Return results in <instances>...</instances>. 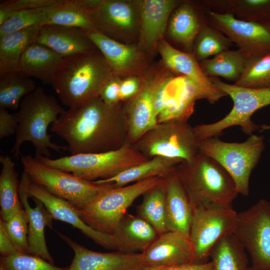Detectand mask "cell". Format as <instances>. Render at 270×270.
Listing matches in <instances>:
<instances>
[{
    "label": "cell",
    "mask_w": 270,
    "mask_h": 270,
    "mask_svg": "<svg viewBox=\"0 0 270 270\" xmlns=\"http://www.w3.org/2000/svg\"><path fill=\"white\" fill-rule=\"evenodd\" d=\"M50 130L66 142L71 155L116 150L127 143L122 102L109 106L100 97L65 110Z\"/></svg>",
    "instance_id": "obj_1"
},
{
    "label": "cell",
    "mask_w": 270,
    "mask_h": 270,
    "mask_svg": "<svg viewBox=\"0 0 270 270\" xmlns=\"http://www.w3.org/2000/svg\"><path fill=\"white\" fill-rule=\"evenodd\" d=\"M114 76L102 53L96 50L64 57L51 85L61 102L73 108L100 97L104 86Z\"/></svg>",
    "instance_id": "obj_2"
},
{
    "label": "cell",
    "mask_w": 270,
    "mask_h": 270,
    "mask_svg": "<svg viewBox=\"0 0 270 270\" xmlns=\"http://www.w3.org/2000/svg\"><path fill=\"white\" fill-rule=\"evenodd\" d=\"M64 110L52 96L47 94L42 87L37 86L34 91L24 96L20 102L19 110L16 112L18 127L11 152L19 159L20 148L25 142H31L36 156L50 158L49 149L60 152L68 150L67 146L56 144L51 141L48 133L50 124L55 122Z\"/></svg>",
    "instance_id": "obj_3"
},
{
    "label": "cell",
    "mask_w": 270,
    "mask_h": 270,
    "mask_svg": "<svg viewBox=\"0 0 270 270\" xmlns=\"http://www.w3.org/2000/svg\"><path fill=\"white\" fill-rule=\"evenodd\" d=\"M176 171L194 206H232L238 194L230 174L216 161L201 152L192 162L180 163Z\"/></svg>",
    "instance_id": "obj_4"
},
{
    "label": "cell",
    "mask_w": 270,
    "mask_h": 270,
    "mask_svg": "<svg viewBox=\"0 0 270 270\" xmlns=\"http://www.w3.org/2000/svg\"><path fill=\"white\" fill-rule=\"evenodd\" d=\"M35 158L48 166L91 182L112 178L148 160L128 143L108 152L70 154L56 159L42 156Z\"/></svg>",
    "instance_id": "obj_5"
},
{
    "label": "cell",
    "mask_w": 270,
    "mask_h": 270,
    "mask_svg": "<svg viewBox=\"0 0 270 270\" xmlns=\"http://www.w3.org/2000/svg\"><path fill=\"white\" fill-rule=\"evenodd\" d=\"M162 180V178L154 177L122 186L110 183L86 206L77 210L78 212L93 228L112 234L133 202Z\"/></svg>",
    "instance_id": "obj_6"
},
{
    "label": "cell",
    "mask_w": 270,
    "mask_h": 270,
    "mask_svg": "<svg viewBox=\"0 0 270 270\" xmlns=\"http://www.w3.org/2000/svg\"><path fill=\"white\" fill-rule=\"evenodd\" d=\"M209 79L231 98L234 104L230 112L218 121L193 126L198 139L201 140L217 137L224 130L233 126H240L242 131L248 136L260 130V125L255 124L251 117L259 109L270 105V88H248L224 82L216 77Z\"/></svg>",
    "instance_id": "obj_7"
},
{
    "label": "cell",
    "mask_w": 270,
    "mask_h": 270,
    "mask_svg": "<svg viewBox=\"0 0 270 270\" xmlns=\"http://www.w3.org/2000/svg\"><path fill=\"white\" fill-rule=\"evenodd\" d=\"M264 137L252 134L242 142L222 141L217 137L200 140V152L220 164L230 175L238 194L249 193V180L264 149Z\"/></svg>",
    "instance_id": "obj_8"
},
{
    "label": "cell",
    "mask_w": 270,
    "mask_h": 270,
    "mask_svg": "<svg viewBox=\"0 0 270 270\" xmlns=\"http://www.w3.org/2000/svg\"><path fill=\"white\" fill-rule=\"evenodd\" d=\"M200 140L187 120L158 122L132 146L150 159L162 156L190 162L200 152Z\"/></svg>",
    "instance_id": "obj_9"
},
{
    "label": "cell",
    "mask_w": 270,
    "mask_h": 270,
    "mask_svg": "<svg viewBox=\"0 0 270 270\" xmlns=\"http://www.w3.org/2000/svg\"><path fill=\"white\" fill-rule=\"evenodd\" d=\"M174 76L162 63L150 66L142 74V83L138 92L122 102L128 128L127 143L134 144L157 124L158 96Z\"/></svg>",
    "instance_id": "obj_10"
},
{
    "label": "cell",
    "mask_w": 270,
    "mask_h": 270,
    "mask_svg": "<svg viewBox=\"0 0 270 270\" xmlns=\"http://www.w3.org/2000/svg\"><path fill=\"white\" fill-rule=\"evenodd\" d=\"M20 159L24 172L32 182L68 201L76 210L83 208L110 184H98L72 173L48 166L30 155L22 154Z\"/></svg>",
    "instance_id": "obj_11"
},
{
    "label": "cell",
    "mask_w": 270,
    "mask_h": 270,
    "mask_svg": "<svg viewBox=\"0 0 270 270\" xmlns=\"http://www.w3.org/2000/svg\"><path fill=\"white\" fill-rule=\"evenodd\" d=\"M89 20L95 30L128 44L138 38L140 13L138 0H87Z\"/></svg>",
    "instance_id": "obj_12"
},
{
    "label": "cell",
    "mask_w": 270,
    "mask_h": 270,
    "mask_svg": "<svg viewBox=\"0 0 270 270\" xmlns=\"http://www.w3.org/2000/svg\"><path fill=\"white\" fill-rule=\"evenodd\" d=\"M237 216L232 206H194L189 234L194 248V264L208 262L214 244L225 235L234 234Z\"/></svg>",
    "instance_id": "obj_13"
},
{
    "label": "cell",
    "mask_w": 270,
    "mask_h": 270,
    "mask_svg": "<svg viewBox=\"0 0 270 270\" xmlns=\"http://www.w3.org/2000/svg\"><path fill=\"white\" fill-rule=\"evenodd\" d=\"M234 234L249 254L251 270H270V201L261 199L238 213Z\"/></svg>",
    "instance_id": "obj_14"
},
{
    "label": "cell",
    "mask_w": 270,
    "mask_h": 270,
    "mask_svg": "<svg viewBox=\"0 0 270 270\" xmlns=\"http://www.w3.org/2000/svg\"><path fill=\"white\" fill-rule=\"evenodd\" d=\"M204 10L208 24L223 32L246 54H270V22L242 20L230 14Z\"/></svg>",
    "instance_id": "obj_15"
},
{
    "label": "cell",
    "mask_w": 270,
    "mask_h": 270,
    "mask_svg": "<svg viewBox=\"0 0 270 270\" xmlns=\"http://www.w3.org/2000/svg\"><path fill=\"white\" fill-rule=\"evenodd\" d=\"M87 33L116 76H142L150 66V56L138 44L116 41L96 30Z\"/></svg>",
    "instance_id": "obj_16"
},
{
    "label": "cell",
    "mask_w": 270,
    "mask_h": 270,
    "mask_svg": "<svg viewBox=\"0 0 270 270\" xmlns=\"http://www.w3.org/2000/svg\"><path fill=\"white\" fill-rule=\"evenodd\" d=\"M28 195L30 198L40 200L53 219L71 224L106 249L118 251V246L114 236L99 232L86 224L77 210L68 201L52 194L32 181L28 188Z\"/></svg>",
    "instance_id": "obj_17"
},
{
    "label": "cell",
    "mask_w": 270,
    "mask_h": 270,
    "mask_svg": "<svg viewBox=\"0 0 270 270\" xmlns=\"http://www.w3.org/2000/svg\"><path fill=\"white\" fill-rule=\"evenodd\" d=\"M140 22L138 46L150 56L156 52L163 39L170 14L180 1L138 0Z\"/></svg>",
    "instance_id": "obj_18"
},
{
    "label": "cell",
    "mask_w": 270,
    "mask_h": 270,
    "mask_svg": "<svg viewBox=\"0 0 270 270\" xmlns=\"http://www.w3.org/2000/svg\"><path fill=\"white\" fill-rule=\"evenodd\" d=\"M72 248L74 256L68 270H134L144 266L142 252H100L88 249L58 232Z\"/></svg>",
    "instance_id": "obj_19"
},
{
    "label": "cell",
    "mask_w": 270,
    "mask_h": 270,
    "mask_svg": "<svg viewBox=\"0 0 270 270\" xmlns=\"http://www.w3.org/2000/svg\"><path fill=\"white\" fill-rule=\"evenodd\" d=\"M144 266H168L194 264V248L188 236L166 231L144 252Z\"/></svg>",
    "instance_id": "obj_20"
},
{
    "label": "cell",
    "mask_w": 270,
    "mask_h": 270,
    "mask_svg": "<svg viewBox=\"0 0 270 270\" xmlns=\"http://www.w3.org/2000/svg\"><path fill=\"white\" fill-rule=\"evenodd\" d=\"M167 230L189 236L194 205L176 169L163 177Z\"/></svg>",
    "instance_id": "obj_21"
},
{
    "label": "cell",
    "mask_w": 270,
    "mask_h": 270,
    "mask_svg": "<svg viewBox=\"0 0 270 270\" xmlns=\"http://www.w3.org/2000/svg\"><path fill=\"white\" fill-rule=\"evenodd\" d=\"M20 181L19 197L28 220L30 254L39 256L54 264V262L48 249L44 236V228L46 226L52 227L53 218L44 204L38 200L32 198L36 206L34 208L31 207L28 200L30 198L28 188L31 180L25 172H23Z\"/></svg>",
    "instance_id": "obj_22"
},
{
    "label": "cell",
    "mask_w": 270,
    "mask_h": 270,
    "mask_svg": "<svg viewBox=\"0 0 270 270\" xmlns=\"http://www.w3.org/2000/svg\"><path fill=\"white\" fill-rule=\"evenodd\" d=\"M207 24L204 8L200 1H180L170 17L168 34L184 52L192 54L198 34Z\"/></svg>",
    "instance_id": "obj_23"
},
{
    "label": "cell",
    "mask_w": 270,
    "mask_h": 270,
    "mask_svg": "<svg viewBox=\"0 0 270 270\" xmlns=\"http://www.w3.org/2000/svg\"><path fill=\"white\" fill-rule=\"evenodd\" d=\"M158 52L163 64L174 75L192 80L218 100L227 96L205 76L192 54L176 48L164 38L159 43Z\"/></svg>",
    "instance_id": "obj_24"
},
{
    "label": "cell",
    "mask_w": 270,
    "mask_h": 270,
    "mask_svg": "<svg viewBox=\"0 0 270 270\" xmlns=\"http://www.w3.org/2000/svg\"><path fill=\"white\" fill-rule=\"evenodd\" d=\"M36 42L63 58L98 50L84 30L56 24L42 26Z\"/></svg>",
    "instance_id": "obj_25"
},
{
    "label": "cell",
    "mask_w": 270,
    "mask_h": 270,
    "mask_svg": "<svg viewBox=\"0 0 270 270\" xmlns=\"http://www.w3.org/2000/svg\"><path fill=\"white\" fill-rule=\"evenodd\" d=\"M118 250L124 253L144 252L156 239L158 234L138 216L126 213L114 231Z\"/></svg>",
    "instance_id": "obj_26"
},
{
    "label": "cell",
    "mask_w": 270,
    "mask_h": 270,
    "mask_svg": "<svg viewBox=\"0 0 270 270\" xmlns=\"http://www.w3.org/2000/svg\"><path fill=\"white\" fill-rule=\"evenodd\" d=\"M62 56L48 46L34 42L22 53L16 71L52 84L54 73Z\"/></svg>",
    "instance_id": "obj_27"
},
{
    "label": "cell",
    "mask_w": 270,
    "mask_h": 270,
    "mask_svg": "<svg viewBox=\"0 0 270 270\" xmlns=\"http://www.w3.org/2000/svg\"><path fill=\"white\" fill-rule=\"evenodd\" d=\"M181 162L176 159L156 156L112 178L94 182L98 184L111 183L115 186H122L154 177L163 178L174 170Z\"/></svg>",
    "instance_id": "obj_28"
},
{
    "label": "cell",
    "mask_w": 270,
    "mask_h": 270,
    "mask_svg": "<svg viewBox=\"0 0 270 270\" xmlns=\"http://www.w3.org/2000/svg\"><path fill=\"white\" fill-rule=\"evenodd\" d=\"M204 7L245 21L270 22V0H204Z\"/></svg>",
    "instance_id": "obj_29"
},
{
    "label": "cell",
    "mask_w": 270,
    "mask_h": 270,
    "mask_svg": "<svg viewBox=\"0 0 270 270\" xmlns=\"http://www.w3.org/2000/svg\"><path fill=\"white\" fill-rule=\"evenodd\" d=\"M41 26L28 28L0 36V74L17 70L22 53L36 41Z\"/></svg>",
    "instance_id": "obj_30"
},
{
    "label": "cell",
    "mask_w": 270,
    "mask_h": 270,
    "mask_svg": "<svg viewBox=\"0 0 270 270\" xmlns=\"http://www.w3.org/2000/svg\"><path fill=\"white\" fill-rule=\"evenodd\" d=\"M210 258L214 270H250L246 250L234 234L221 238L212 246Z\"/></svg>",
    "instance_id": "obj_31"
},
{
    "label": "cell",
    "mask_w": 270,
    "mask_h": 270,
    "mask_svg": "<svg viewBox=\"0 0 270 270\" xmlns=\"http://www.w3.org/2000/svg\"><path fill=\"white\" fill-rule=\"evenodd\" d=\"M248 55L240 50H226L200 62L207 78L221 76L235 82L243 73Z\"/></svg>",
    "instance_id": "obj_32"
},
{
    "label": "cell",
    "mask_w": 270,
    "mask_h": 270,
    "mask_svg": "<svg viewBox=\"0 0 270 270\" xmlns=\"http://www.w3.org/2000/svg\"><path fill=\"white\" fill-rule=\"evenodd\" d=\"M0 162L2 166L0 174V219L5 222L22 206L18 194L20 181L15 162L8 155H1Z\"/></svg>",
    "instance_id": "obj_33"
},
{
    "label": "cell",
    "mask_w": 270,
    "mask_h": 270,
    "mask_svg": "<svg viewBox=\"0 0 270 270\" xmlns=\"http://www.w3.org/2000/svg\"><path fill=\"white\" fill-rule=\"evenodd\" d=\"M88 10L87 0H64L61 4L50 8L46 24L78 28L87 32L96 30Z\"/></svg>",
    "instance_id": "obj_34"
},
{
    "label": "cell",
    "mask_w": 270,
    "mask_h": 270,
    "mask_svg": "<svg viewBox=\"0 0 270 270\" xmlns=\"http://www.w3.org/2000/svg\"><path fill=\"white\" fill-rule=\"evenodd\" d=\"M36 88L31 78L16 70L0 74V108L18 109L22 98Z\"/></svg>",
    "instance_id": "obj_35"
},
{
    "label": "cell",
    "mask_w": 270,
    "mask_h": 270,
    "mask_svg": "<svg viewBox=\"0 0 270 270\" xmlns=\"http://www.w3.org/2000/svg\"><path fill=\"white\" fill-rule=\"evenodd\" d=\"M136 208L137 216L150 224L158 234L166 231V192L163 178L158 184L147 190Z\"/></svg>",
    "instance_id": "obj_36"
},
{
    "label": "cell",
    "mask_w": 270,
    "mask_h": 270,
    "mask_svg": "<svg viewBox=\"0 0 270 270\" xmlns=\"http://www.w3.org/2000/svg\"><path fill=\"white\" fill-rule=\"evenodd\" d=\"M231 40L218 29L207 24L198 34L192 54L200 62L216 56L232 46Z\"/></svg>",
    "instance_id": "obj_37"
},
{
    "label": "cell",
    "mask_w": 270,
    "mask_h": 270,
    "mask_svg": "<svg viewBox=\"0 0 270 270\" xmlns=\"http://www.w3.org/2000/svg\"><path fill=\"white\" fill-rule=\"evenodd\" d=\"M234 84L248 88H270V54L248 55L244 71Z\"/></svg>",
    "instance_id": "obj_38"
},
{
    "label": "cell",
    "mask_w": 270,
    "mask_h": 270,
    "mask_svg": "<svg viewBox=\"0 0 270 270\" xmlns=\"http://www.w3.org/2000/svg\"><path fill=\"white\" fill-rule=\"evenodd\" d=\"M50 8L24 10L12 13L0 26V36L20 30L48 24Z\"/></svg>",
    "instance_id": "obj_39"
},
{
    "label": "cell",
    "mask_w": 270,
    "mask_h": 270,
    "mask_svg": "<svg viewBox=\"0 0 270 270\" xmlns=\"http://www.w3.org/2000/svg\"><path fill=\"white\" fill-rule=\"evenodd\" d=\"M60 268L39 256L22 252L0 258V270H68Z\"/></svg>",
    "instance_id": "obj_40"
},
{
    "label": "cell",
    "mask_w": 270,
    "mask_h": 270,
    "mask_svg": "<svg viewBox=\"0 0 270 270\" xmlns=\"http://www.w3.org/2000/svg\"><path fill=\"white\" fill-rule=\"evenodd\" d=\"M2 222L8 235L18 249L22 253L30 254L28 220L23 206L7 221Z\"/></svg>",
    "instance_id": "obj_41"
},
{
    "label": "cell",
    "mask_w": 270,
    "mask_h": 270,
    "mask_svg": "<svg viewBox=\"0 0 270 270\" xmlns=\"http://www.w3.org/2000/svg\"><path fill=\"white\" fill-rule=\"evenodd\" d=\"M64 0H10L0 4V26L16 12L28 9L55 6Z\"/></svg>",
    "instance_id": "obj_42"
},
{
    "label": "cell",
    "mask_w": 270,
    "mask_h": 270,
    "mask_svg": "<svg viewBox=\"0 0 270 270\" xmlns=\"http://www.w3.org/2000/svg\"><path fill=\"white\" fill-rule=\"evenodd\" d=\"M122 78L114 76L102 87L100 98L106 106H114L122 102L120 98V86Z\"/></svg>",
    "instance_id": "obj_43"
},
{
    "label": "cell",
    "mask_w": 270,
    "mask_h": 270,
    "mask_svg": "<svg viewBox=\"0 0 270 270\" xmlns=\"http://www.w3.org/2000/svg\"><path fill=\"white\" fill-rule=\"evenodd\" d=\"M142 83V75L122 78L120 86V98L124 102L134 96L140 90Z\"/></svg>",
    "instance_id": "obj_44"
},
{
    "label": "cell",
    "mask_w": 270,
    "mask_h": 270,
    "mask_svg": "<svg viewBox=\"0 0 270 270\" xmlns=\"http://www.w3.org/2000/svg\"><path fill=\"white\" fill-rule=\"evenodd\" d=\"M16 113L10 114L4 108H0V139L16 134L18 127Z\"/></svg>",
    "instance_id": "obj_45"
},
{
    "label": "cell",
    "mask_w": 270,
    "mask_h": 270,
    "mask_svg": "<svg viewBox=\"0 0 270 270\" xmlns=\"http://www.w3.org/2000/svg\"><path fill=\"white\" fill-rule=\"evenodd\" d=\"M22 252L8 235L2 220H0V253L1 256H7Z\"/></svg>",
    "instance_id": "obj_46"
},
{
    "label": "cell",
    "mask_w": 270,
    "mask_h": 270,
    "mask_svg": "<svg viewBox=\"0 0 270 270\" xmlns=\"http://www.w3.org/2000/svg\"><path fill=\"white\" fill-rule=\"evenodd\" d=\"M134 270H214L212 261L204 264H189L168 266H142Z\"/></svg>",
    "instance_id": "obj_47"
},
{
    "label": "cell",
    "mask_w": 270,
    "mask_h": 270,
    "mask_svg": "<svg viewBox=\"0 0 270 270\" xmlns=\"http://www.w3.org/2000/svg\"><path fill=\"white\" fill-rule=\"evenodd\" d=\"M260 130H270V124L260 125Z\"/></svg>",
    "instance_id": "obj_48"
},
{
    "label": "cell",
    "mask_w": 270,
    "mask_h": 270,
    "mask_svg": "<svg viewBox=\"0 0 270 270\" xmlns=\"http://www.w3.org/2000/svg\"><path fill=\"white\" fill-rule=\"evenodd\" d=\"M250 270H251V269L250 268Z\"/></svg>",
    "instance_id": "obj_49"
}]
</instances>
